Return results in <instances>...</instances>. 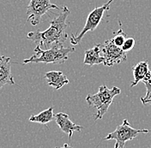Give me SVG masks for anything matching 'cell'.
Listing matches in <instances>:
<instances>
[{"label":"cell","instance_id":"obj_1","mask_svg":"<svg viewBox=\"0 0 151 148\" xmlns=\"http://www.w3.org/2000/svg\"><path fill=\"white\" fill-rule=\"evenodd\" d=\"M70 11L67 6H64L60 13L50 22V27L45 31L37 30L35 32H29L27 38L29 40L35 42L41 49L47 50L52 46L54 44H64L68 38L66 29L68 24L66 20Z\"/></svg>","mask_w":151,"mask_h":148},{"label":"cell","instance_id":"obj_2","mask_svg":"<svg viewBox=\"0 0 151 148\" xmlns=\"http://www.w3.org/2000/svg\"><path fill=\"white\" fill-rule=\"evenodd\" d=\"M76 49L74 47H64L63 44H54L49 49H41L37 46L34 50L35 54L29 58L24 59L23 64L29 63H43V64H61L65 63L69 57V54L74 52Z\"/></svg>","mask_w":151,"mask_h":148},{"label":"cell","instance_id":"obj_3","mask_svg":"<svg viewBox=\"0 0 151 148\" xmlns=\"http://www.w3.org/2000/svg\"><path fill=\"white\" fill-rule=\"evenodd\" d=\"M121 90L118 87H113L109 89L106 86H101L98 93L95 94H88L86 97V101L90 107H94L97 111L94 114V121L101 119L107 112L111 104L113 103L115 96L120 94Z\"/></svg>","mask_w":151,"mask_h":148},{"label":"cell","instance_id":"obj_4","mask_svg":"<svg viewBox=\"0 0 151 148\" xmlns=\"http://www.w3.org/2000/svg\"><path fill=\"white\" fill-rule=\"evenodd\" d=\"M151 132L149 129H137L132 128L127 119H124L122 124L119 125L116 129L112 133H109L105 138L104 140L114 139L116 141L115 148H124L125 143L127 141L135 139L139 134H147Z\"/></svg>","mask_w":151,"mask_h":148},{"label":"cell","instance_id":"obj_5","mask_svg":"<svg viewBox=\"0 0 151 148\" xmlns=\"http://www.w3.org/2000/svg\"><path fill=\"white\" fill-rule=\"evenodd\" d=\"M113 0H109L107 3L104 4L101 7H96L94 9L88 16V18L86 21L83 28L80 31V33L75 35V34H71L70 35V44L72 46H76L78 45L82 39L83 38L85 34L87 32H90V31H94L95 28L98 27V25L100 24V22L101 21L102 17H103L104 13L110 9V5L113 3Z\"/></svg>","mask_w":151,"mask_h":148},{"label":"cell","instance_id":"obj_6","mask_svg":"<svg viewBox=\"0 0 151 148\" xmlns=\"http://www.w3.org/2000/svg\"><path fill=\"white\" fill-rule=\"evenodd\" d=\"M52 9H60V8L52 4L50 0H30L27 7V21L33 26H36L40 22L42 16Z\"/></svg>","mask_w":151,"mask_h":148},{"label":"cell","instance_id":"obj_7","mask_svg":"<svg viewBox=\"0 0 151 148\" xmlns=\"http://www.w3.org/2000/svg\"><path fill=\"white\" fill-rule=\"evenodd\" d=\"M101 53L104 58L103 64L107 67L121 64L127 59V52L123 50L122 47L116 46L112 39L104 42L101 46Z\"/></svg>","mask_w":151,"mask_h":148},{"label":"cell","instance_id":"obj_8","mask_svg":"<svg viewBox=\"0 0 151 148\" xmlns=\"http://www.w3.org/2000/svg\"><path fill=\"white\" fill-rule=\"evenodd\" d=\"M134 80L131 84V87H135L139 82H151V71L147 61H142L132 67Z\"/></svg>","mask_w":151,"mask_h":148},{"label":"cell","instance_id":"obj_9","mask_svg":"<svg viewBox=\"0 0 151 148\" xmlns=\"http://www.w3.org/2000/svg\"><path fill=\"white\" fill-rule=\"evenodd\" d=\"M55 121L56 123L58 124V126L59 127V129L62 130L64 133H65L66 134H68L69 139H71L73 132L77 131L80 132L81 130L83 129V126H79L76 125V123L72 122L70 120L69 116L65 114V113H62L59 112L55 115Z\"/></svg>","mask_w":151,"mask_h":148},{"label":"cell","instance_id":"obj_10","mask_svg":"<svg viewBox=\"0 0 151 148\" xmlns=\"http://www.w3.org/2000/svg\"><path fill=\"white\" fill-rule=\"evenodd\" d=\"M14 77L11 74L10 58L0 53V89L5 85H15Z\"/></svg>","mask_w":151,"mask_h":148},{"label":"cell","instance_id":"obj_11","mask_svg":"<svg viewBox=\"0 0 151 148\" xmlns=\"http://www.w3.org/2000/svg\"><path fill=\"white\" fill-rule=\"evenodd\" d=\"M44 78L47 80V84L55 88V89H60L65 85L69 83V80L65 74L61 71H49L47 72Z\"/></svg>","mask_w":151,"mask_h":148},{"label":"cell","instance_id":"obj_12","mask_svg":"<svg viewBox=\"0 0 151 148\" xmlns=\"http://www.w3.org/2000/svg\"><path fill=\"white\" fill-rule=\"evenodd\" d=\"M104 58L101 53V46L95 45L93 48L85 51L83 64L88 66L103 64Z\"/></svg>","mask_w":151,"mask_h":148},{"label":"cell","instance_id":"obj_13","mask_svg":"<svg viewBox=\"0 0 151 148\" xmlns=\"http://www.w3.org/2000/svg\"><path fill=\"white\" fill-rule=\"evenodd\" d=\"M55 117L53 113V107H49L45 111H41L37 115H33L29 117L28 121L31 122H38L40 124H47Z\"/></svg>","mask_w":151,"mask_h":148},{"label":"cell","instance_id":"obj_14","mask_svg":"<svg viewBox=\"0 0 151 148\" xmlns=\"http://www.w3.org/2000/svg\"><path fill=\"white\" fill-rule=\"evenodd\" d=\"M125 39H126V34H125V33L123 31L122 28H119V29L117 31V33L115 34L114 37L112 38V40H113V43H114L116 46L120 47H122V46L124 45V41H125Z\"/></svg>","mask_w":151,"mask_h":148},{"label":"cell","instance_id":"obj_15","mask_svg":"<svg viewBox=\"0 0 151 148\" xmlns=\"http://www.w3.org/2000/svg\"><path fill=\"white\" fill-rule=\"evenodd\" d=\"M146 87V94L141 97V101L143 104H151V82H143Z\"/></svg>","mask_w":151,"mask_h":148},{"label":"cell","instance_id":"obj_16","mask_svg":"<svg viewBox=\"0 0 151 148\" xmlns=\"http://www.w3.org/2000/svg\"><path fill=\"white\" fill-rule=\"evenodd\" d=\"M134 46H135V39L132 37L126 38V39H125L124 45L122 46V49L124 51L128 52L129 51L132 50Z\"/></svg>","mask_w":151,"mask_h":148}]
</instances>
